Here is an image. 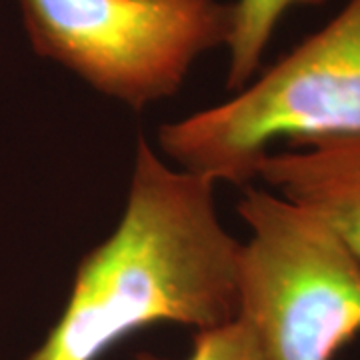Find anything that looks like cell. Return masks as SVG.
I'll return each instance as SVG.
<instances>
[{
  "label": "cell",
  "mask_w": 360,
  "mask_h": 360,
  "mask_svg": "<svg viewBox=\"0 0 360 360\" xmlns=\"http://www.w3.org/2000/svg\"><path fill=\"white\" fill-rule=\"evenodd\" d=\"M214 188L141 136L122 217L80 258L58 321L25 360H101L155 324L234 321L243 243L224 229Z\"/></svg>",
  "instance_id": "obj_1"
},
{
  "label": "cell",
  "mask_w": 360,
  "mask_h": 360,
  "mask_svg": "<svg viewBox=\"0 0 360 360\" xmlns=\"http://www.w3.org/2000/svg\"><path fill=\"white\" fill-rule=\"evenodd\" d=\"M360 134V0L296 44L229 101L158 129L160 150L214 184L246 186L272 144Z\"/></svg>",
  "instance_id": "obj_2"
},
{
  "label": "cell",
  "mask_w": 360,
  "mask_h": 360,
  "mask_svg": "<svg viewBox=\"0 0 360 360\" xmlns=\"http://www.w3.org/2000/svg\"><path fill=\"white\" fill-rule=\"evenodd\" d=\"M238 316L264 360H336L360 335V260L310 210L243 186Z\"/></svg>",
  "instance_id": "obj_3"
},
{
  "label": "cell",
  "mask_w": 360,
  "mask_h": 360,
  "mask_svg": "<svg viewBox=\"0 0 360 360\" xmlns=\"http://www.w3.org/2000/svg\"><path fill=\"white\" fill-rule=\"evenodd\" d=\"M40 58L132 110L172 98L193 65L226 46L232 2L18 0Z\"/></svg>",
  "instance_id": "obj_4"
},
{
  "label": "cell",
  "mask_w": 360,
  "mask_h": 360,
  "mask_svg": "<svg viewBox=\"0 0 360 360\" xmlns=\"http://www.w3.org/2000/svg\"><path fill=\"white\" fill-rule=\"evenodd\" d=\"M255 179L319 217L360 260V134L270 150Z\"/></svg>",
  "instance_id": "obj_5"
},
{
  "label": "cell",
  "mask_w": 360,
  "mask_h": 360,
  "mask_svg": "<svg viewBox=\"0 0 360 360\" xmlns=\"http://www.w3.org/2000/svg\"><path fill=\"white\" fill-rule=\"evenodd\" d=\"M328 0H234L226 51V89L236 92L257 77L264 52L284 14L295 6H321Z\"/></svg>",
  "instance_id": "obj_6"
},
{
  "label": "cell",
  "mask_w": 360,
  "mask_h": 360,
  "mask_svg": "<svg viewBox=\"0 0 360 360\" xmlns=\"http://www.w3.org/2000/svg\"><path fill=\"white\" fill-rule=\"evenodd\" d=\"M134 360H170L150 352H141ZM184 360H264L252 326L236 316L214 328L196 330L193 348Z\"/></svg>",
  "instance_id": "obj_7"
}]
</instances>
